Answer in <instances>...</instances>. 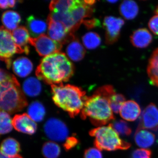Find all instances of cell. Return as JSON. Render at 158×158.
<instances>
[{"label": "cell", "mask_w": 158, "mask_h": 158, "mask_svg": "<svg viewBox=\"0 0 158 158\" xmlns=\"http://www.w3.org/2000/svg\"><path fill=\"white\" fill-rule=\"evenodd\" d=\"M116 93L112 85H107L98 88L92 96L88 97L81 113L83 120L89 118L96 127L111 123L115 119L110 104V98Z\"/></svg>", "instance_id": "obj_1"}, {"label": "cell", "mask_w": 158, "mask_h": 158, "mask_svg": "<svg viewBox=\"0 0 158 158\" xmlns=\"http://www.w3.org/2000/svg\"><path fill=\"white\" fill-rule=\"evenodd\" d=\"M73 73V64L60 52L43 58L36 71L37 78L52 85L68 81Z\"/></svg>", "instance_id": "obj_2"}, {"label": "cell", "mask_w": 158, "mask_h": 158, "mask_svg": "<svg viewBox=\"0 0 158 158\" xmlns=\"http://www.w3.org/2000/svg\"><path fill=\"white\" fill-rule=\"evenodd\" d=\"M52 93L54 103L74 118L81 113L88 96L82 88L63 84L52 85Z\"/></svg>", "instance_id": "obj_3"}, {"label": "cell", "mask_w": 158, "mask_h": 158, "mask_svg": "<svg viewBox=\"0 0 158 158\" xmlns=\"http://www.w3.org/2000/svg\"><path fill=\"white\" fill-rule=\"evenodd\" d=\"M0 106L1 110L9 114L20 112L28 105L24 94L15 77L1 82Z\"/></svg>", "instance_id": "obj_4"}, {"label": "cell", "mask_w": 158, "mask_h": 158, "mask_svg": "<svg viewBox=\"0 0 158 158\" xmlns=\"http://www.w3.org/2000/svg\"><path fill=\"white\" fill-rule=\"evenodd\" d=\"M89 135L94 138V146L100 150L107 151L129 149L131 144L122 139L118 134L109 123L107 126L99 127L92 129Z\"/></svg>", "instance_id": "obj_5"}, {"label": "cell", "mask_w": 158, "mask_h": 158, "mask_svg": "<svg viewBox=\"0 0 158 158\" xmlns=\"http://www.w3.org/2000/svg\"><path fill=\"white\" fill-rule=\"evenodd\" d=\"M15 53H18V50L11 32L2 26L0 31V56L8 69L11 65V57Z\"/></svg>", "instance_id": "obj_6"}, {"label": "cell", "mask_w": 158, "mask_h": 158, "mask_svg": "<svg viewBox=\"0 0 158 158\" xmlns=\"http://www.w3.org/2000/svg\"><path fill=\"white\" fill-rule=\"evenodd\" d=\"M29 43L35 48L40 56H47L59 52L62 48V44L51 39L45 34L39 37H30Z\"/></svg>", "instance_id": "obj_7"}, {"label": "cell", "mask_w": 158, "mask_h": 158, "mask_svg": "<svg viewBox=\"0 0 158 158\" xmlns=\"http://www.w3.org/2000/svg\"><path fill=\"white\" fill-rule=\"evenodd\" d=\"M95 2L96 1L93 0L73 1L68 12L78 28L83 23L84 19L92 16L94 11L93 6Z\"/></svg>", "instance_id": "obj_8"}, {"label": "cell", "mask_w": 158, "mask_h": 158, "mask_svg": "<svg viewBox=\"0 0 158 158\" xmlns=\"http://www.w3.org/2000/svg\"><path fill=\"white\" fill-rule=\"evenodd\" d=\"M44 129L46 135L52 141L62 142L68 138L67 126L58 118H49L44 125Z\"/></svg>", "instance_id": "obj_9"}, {"label": "cell", "mask_w": 158, "mask_h": 158, "mask_svg": "<svg viewBox=\"0 0 158 158\" xmlns=\"http://www.w3.org/2000/svg\"><path fill=\"white\" fill-rule=\"evenodd\" d=\"M125 23L124 20L113 16H106L103 21V27L106 31V42L111 45L118 41L122 28Z\"/></svg>", "instance_id": "obj_10"}, {"label": "cell", "mask_w": 158, "mask_h": 158, "mask_svg": "<svg viewBox=\"0 0 158 158\" xmlns=\"http://www.w3.org/2000/svg\"><path fill=\"white\" fill-rule=\"evenodd\" d=\"M47 24L48 36L55 41L65 44L74 38V34L70 33L62 23L54 20L48 16Z\"/></svg>", "instance_id": "obj_11"}, {"label": "cell", "mask_w": 158, "mask_h": 158, "mask_svg": "<svg viewBox=\"0 0 158 158\" xmlns=\"http://www.w3.org/2000/svg\"><path fill=\"white\" fill-rule=\"evenodd\" d=\"M138 128L156 131L158 129V108L151 103L143 110Z\"/></svg>", "instance_id": "obj_12"}, {"label": "cell", "mask_w": 158, "mask_h": 158, "mask_svg": "<svg viewBox=\"0 0 158 158\" xmlns=\"http://www.w3.org/2000/svg\"><path fill=\"white\" fill-rule=\"evenodd\" d=\"M15 129L19 132L33 135L37 131V123L27 113L16 114L12 118Z\"/></svg>", "instance_id": "obj_13"}, {"label": "cell", "mask_w": 158, "mask_h": 158, "mask_svg": "<svg viewBox=\"0 0 158 158\" xmlns=\"http://www.w3.org/2000/svg\"><path fill=\"white\" fill-rule=\"evenodd\" d=\"M11 34L17 46L18 53H25L28 55L30 47L28 44L30 38L28 30L25 27L20 26L12 31Z\"/></svg>", "instance_id": "obj_14"}, {"label": "cell", "mask_w": 158, "mask_h": 158, "mask_svg": "<svg viewBox=\"0 0 158 158\" xmlns=\"http://www.w3.org/2000/svg\"><path fill=\"white\" fill-rule=\"evenodd\" d=\"M152 36L145 28L138 29L134 31L130 37V40L135 47L144 48L147 47L152 41Z\"/></svg>", "instance_id": "obj_15"}, {"label": "cell", "mask_w": 158, "mask_h": 158, "mask_svg": "<svg viewBox=\"0 0 158 158\" xmlns=\"http://www.w3.org/2000/svg\"><path fill=\"white\" fill-rule=\"evenodd\" d=\"M141 113L140 106L134 100L125 102L119 112L122 118L128 121L136 120L140 116Z\"/></svg>", "instance_id": "obj_16"}, {"label": "cell", "mask_w": 158, "mask_h": 158, "mask_svg": "<svg viewBox=\"0 0 158 158\" xmlns=\"http://www.w3.org/2000/svg\"><path fill=\"white\" fill-rule=\"evenodd\" d=\"M27 26L29 33L33 38L44 34L47 29V24L44 21L32 15L27 18Z\"/></svg>", "instance_id": "obj_17"}, {"label": "cell", "mask_w": 158, "mask_h": 158, "mask_svg": "<svg viewBox=\"0 0 158 158\" xmlns=\"http://www.w3.org/2000/svg\"><path fill=\"white\" fill-rule=\"evenodd\" d=\"M14 73L20 77H25L28 76L33 69V63L26 57H19L15 59L12 64Z\"/></svg>", "instance_id": "obj_18"}, {"label": "cell", "mask_w": 158, "mask_h": 158, "mask_svg": "<svg viewBox=\"0 0 158 158\" xmlns=\"http://www.w3.org/2000/svg\"><path fill=\"white\" fill-rule=\"evenodd\" d=\"M134 139L136 144L139 147L148 148L152 146L155 141V135L144 129L137 128Z\"/></svg>", "instance_id": "obj_19"}, {"label": "cell", "mask_w": 158, "mask_h": 158, "mask_svg": "<svg viewBox=\"0 0 158 158\" xmlns=\"http://www.w3.org/2000/svg\"><path fill=\"white\" fill-rule=\"evenodd\" d=\"M66 51L68 57L75 62L81 60L86 53L84 47L75 37L69 42Z\"/></svg>", "instance_id": "obj_20"}, {"label": "cell", "mask_w": 158, "mask_h": 158, "mask_svg": "<svg viewBox=\"0 0 158 158\" xmlns=\"http://www.w3.org/2000/svg\"><path fill=\"white\" fill-rule=\"evenodd\" d=\"M21 146L19 142L13 138H6L2 141L1 153L9 157H13L18 155L20 152Z\"/></svg>", "instance_id": "obj_21"}, {"label": "cell", "mask_w": 158, "mask_h": 158, "mask_svg": "<svg viewBox=\"0 0 158 158\" xmlns=\"http://www.w3.org/2000/svg\"><path fill=\"white\" fill-rule=\"evenodd\" d=\"M119 13L125 19H134L138 15L139 8L135 1H124L119 6Z\"/></svg>", "instance_id": "obj_22"}, {"label": "cell", "mask_w": 158, "mask_h": 158, "mask_svg": "<svg viewBox=\"0 0 158 158\" xmlns=\"http://www.w3.org/2000/svg\"><path fill=\"white\" fill-rule=\"evenodd\" d=\"M2 21L4 27L11 32L17 28L21 21V17L16 11L9 10L3 13Z\"/></svg>", "instance_id": "obj_23"}, {"label": "cell", "mask_w": 158, "mask_h": 158, "mask_svg": "<svg viewBox=\"0 0 158 158\" xmlns=\"http://www.w3.org/2000/svg\"><path fill=\"white\" fill-rule=\"evenodd\" d=\"M147 72L152 84L158 87V48L153 52L149 59Z\"/></svg>", "instance_id": "obj_24"}, {"label": "cell", "mask_w": 158, "mask_h": 158, "mask_svg": "<svg viewBox=\"0 0 158 158\" xmlns=\"http://www.w3.org/2000/svg\"><path fill=\"white\" fill-rule=\"evenodd\" d=\"M23 90L30 97L38 96L41 91V85L39 80L34 77L27 78L23 83Z\"/></svg>", "instance_id": "obj_25"}, {"label": "cell", "mask_w": 158, "mask_h": 158, "mask_svg": "<svg viewBox=\"0 0 158 158\" xmlns=\"http://www.w3.org/2000/svg\"><path fill=\"white\" fill-rule=\"evenodd\" d=\"M28 115L35 122L42 121L45 116L46 110L40 102L34 101L29 105Z\"/></svg>", "instance_id": "obj_26"}, {"label": "cell", "mask_w": 158, "mask_h": 158, "mask_svg": "<svg viewBox=\"0 0 158 158\" xmlns=\"http://www.w3.org/2000/svg\"><path fill=\"white\" fill-rule=\"evenodd\" d=\"M61 152V148L54 141H47L43 145L42 155L45 158H58Z\"/></svg>", "instance_id": "obj_27"}, {"label": "cell", "mask_w": 158, "mask_h": 158, "mask_svg": "<svg viewBox=\"0 0 158 158\" xmlns=\"http://www.w3.org/2000/svg\"><path fill=\"white\" fill-rule=\"evenodd\" d=\"M83 44L88 49L97 48L101 43V38L97 33L90 32L86 33L82 37Z\"/></svg>", "instance_id": "obj_28"}, {"label": "cell", "mask_w": 158, "mask_h": 158, "mask_svg": "<svg viewBox=\"0 0 158 158\" xmlns=\"http://www.w3.org/2000/svg\"><path fill=\"white\" fill-rule=\"evenodd\" d=\"M73 1L56 0L52 1L49 5L51 12H68L73 4Z\"/></svg>", "instance_id": "obj_29"}, {"label": "cell", "mask_w": 158, "mask_h": 158, "mask_svg": "<svg viewBox=\"0 0 158 158\" xmlns=\"http://www.w3.org/2000/svg\"><path fill=\"white\" fill-rule=\"evenodd\" d=\"M12 119L9 113L1 110L0 113V133L4 135L11 131L13 129Z\"/></svg>", "instance_id": "obj_30"}, {"label": "cell", "mask_w": 158, "mask_h": 158, "mask_svg": "<svg viewBox=\"0 0 158 158\" xmlns=\"http://www.w3.org/2000/svg\"><path fill=\"white\" fill-rule=\"evenodd\" d=\"M113 128L118 135L123 136H128L132 133V129L129 124L121 119L114 120L110 123Z\"/></svg>", "instance_id": "obj_31"}, {"label": "cell", "mask_w": 158, "mask_h": 158, "mask_svg": "<svg viewBox=\"0 0 158 158\" xmlns=\"http://www.w3.org/2000/svg\"><path fill=\"white\" fill-rule=\"evenodd\" d=\"M125 100L124 95L120 94L115 93L113 94L110 98V104L113 112L116 114L119 113Z\"/></svg>", "instance_id": "obj_32"}, {"label": "cell", "mask_w": 158, "mask_h": 158, "mask_svg": "<svg viewBox=\"0 0 158 158\" xmlns=\"http://www.w3.org/2000/svg\"><path fill=\"white\" fill-rule=\"evenodd\" d=\"M152 152L151 150L138 148L133 151L131 158H151Z\"/></svg>", "instance_id": "obj_33"}, {"label": "cell", "mask_w": 158, "mask_h": 158, "mask_svg": "<svg viewBox=\"0 0 158 158\" xmlns=\"http://www.w3.org/2000/svg\"><path fill=\"white\" fill-rule=\"evenodd\" d=\"M84 158H103L100 150L96 148H89L85 150Z\"/></svg>", "instance_id": "obj_34"}, {"label": "cell", "mask_w": 158, "mask_h": 158, "mask_svg": "<svg viewBox=\"0 0 158 158\" xmlns=\"http://www.w3.org/2000/svg\"><path fill=\"white\" fill-rule=\"evenodd\" d=\"M79 141L75 136H72L68 137L63 144V147L66 151L70 150L76 147L78 144Z\"/></svg>", "instance_id": "obj_35"}, {"label": "cell", "mask_w": 158, "mask_h": 158, "mask_svg": "<svg viewBox=\"0 0 158 158\" xmlns=\"http://www.w3.org/2000/svg\"><path fill=\"white\" fill-rule=\"evenodd\" d=\"M150 30L156 35H158V15H154L150 19L148 23Z\"/></svg>", "instance_id": "obj_36"}, {"label": "cell", "mask_w": 158, "mask_h": 158, "mask_svg": "<svg viewBox=\"0 0 158 158\" xmlns=\"http://www.w3.org/2000/svg\"><path fill=\"white\" fill-rule=\"evenodd\" d=\"M83 23H84L85 27L88 29L93 28L100 25L99 20L95 18L84 20Z\"/></svg>", "instance_id": "obj_37"}, {"label": "cell", "mask_w": 158, "mask_h": 158, "mask_svg": "<svg viewBox=\"0 0 158 158\" xmlns=\"http://www.w3.org/2000/svg\"><path fill=\"white\" fill-rule=\"evenodd\" d=\"M0 6L2 9H6L9 7V1H0Z\"/></svg>", "instance_id": "obj_38"}, {"label": "cell", "mask_w": 158, "mask_h": 158, "mask_svg": "<svg viewBox=\"0 0 158 158\" xmlns=\"http://www.w3.org/2000/svg\"><path fill=\"white\" fill-rule=\"evenodd\" d=\"M9 1V6L10 8H13L15 6V4H16V2L17 1H15V0H10Z\"/></svg>", "instance_id": "obj_39"}, {"label": "cell", "mask_w": 158, "mask_h": 158, "mask_svg": "<svg viewBox=\"0 0 158 158\" xmlns=\"http://www.w3.org/2000/svg\"><path fill=\"white\" fill-rule=\"evenodd\" d=\"M0 158H23L22 156L18 155L15 156L13 157H9L6 156L2 154L1 153V156H0Z\"/></svg>", "instance_id": "obj_40"}, {"label": "cell", "mask_w": 158, "mask_h": 158, "mask_svg": "<svg viewBox=\"0 0 158 158\" xmlns=\"http://www.w3.org/2000/svg\"><path fill=\"white\" fill-rule=\"evenodd\" d=\"M107 2L109 3H111V4H114L118 2V1H108Z\"/></svg>", "instance_id": "obj_41"}, {"label": "cell", "mask_w": 158, "mask_h": 158, "mask_svg": "<svg viewBox=\"0 0 158 158\" xmlns=\"http://www.w3.org/2000/svg\"><path fill=\"white\" fill-rule=\"evenodd\" d=\"M155 12L156 14H157V15H158V6L157 7L155 11Z\"/></svg>", "instance_id": "obj_42"}]
</instances>
